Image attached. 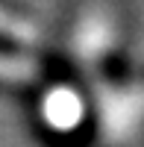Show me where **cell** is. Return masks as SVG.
I'll return each instance as SVG.
<instances>
[{"label": "cell", "mask_w": 144, "mask_h": 147, "mask_svg": "<svg viewBox=\"0 0 144 147\" xmlns=\"http://www.w3.org/2000/svg\"><path fill=\"white\" fill-rule=\"evenodd\" d=\"M35 74H38V65H35V62L21 59V56H6V53H0V80L24 82V80H32Z\"/></svg>", "instance_id": "cell-1"}, {"label": "cell", "mask_w": 144, "mask_h": 147, "mask_svg": "<svg viewBox=\"0 0 144 147\" xmlns=\"http://www.w3.org/2000/svg\"><path fill=\"white\" fill-rule=\"evenodd\" d=\"M0 32L3 35H15V38H27V41L35 38V30L30 24H24L21 18H12L6 12H0Z\"/></svg>", "instance_id": "cell-2"}]
</instances>
